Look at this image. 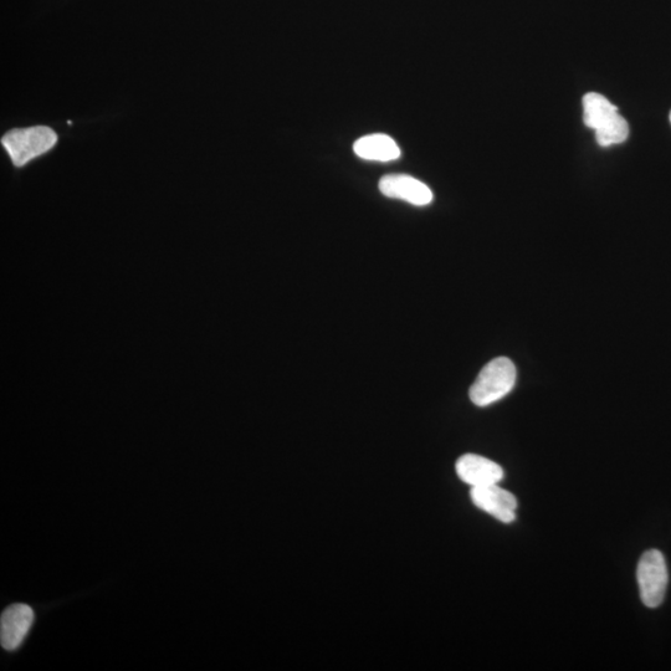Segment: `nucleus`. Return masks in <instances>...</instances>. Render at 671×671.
<instances>
[{
	"instance_id": "1",
	"label": "nucleus",
	"mask_w": 671,
	"mask_h": 671,
	"mask_svg": "<svg viewBox=\"0 0 671 671\" xmlns=\"http://www.w3.org/2000/svg\"><path fill=\"white\" fill-rule=\"evenodd\" d=\"M583 120L596 132L597 141L603 147L618 145L628 138L627 121L618 114L611 101L596 92L583 97Z\"/></svg>"
},
{
	"instance_id": "2",
	"label": "nucleus",
	"mask_w": 671,
	"mask_h": 671,
	"mask_svg": "<svg viewBox=\"0 0 671 671\" xmlns=\"http://www.w3.org/2000/svg\"><path fill=\"white\" fill-rule=\"evenodd\" d=\"M516 367L509 358L499 357L486 365L470 388L471 402L478 407H488L500 401L514 389Z\"/></svg>"
},
{
	"instance_id": "3",
	"label": "nucleus",
	"mask_w": 671,
	"mask_h": 671,
	"mask_svg": "<svg viewBox=\"0 0 671 671\" xmlns=\"http://www.w3.org/2000/svg\"><path fill=\"white\" fill-rule=\"evenodd\" d=\"M58 142V135L46 126L17 128L5 133L2 145L15 167H24L30 161L45 155Z\"/></svg>"
},
{
	"instance_id": "4",
	"label": "nucleus",
	"mask_w": 671,
	"mask_h": 671,
	"mask_svg": "<svg viewBox=\"0 0 671 671\" xmlns=\"http://www.w3.org/2000/svg\"><path fill=\"white\" fill-rule=\"evenodd\" d=\"M637 578L640 598L648 608H657L667 593L669 575L663 553L649 550L638 563Z\"/></svg>"
},
{
	"instance_id": "5",
	"label": "nucleus",
	"mask_w": 671,
	"mask_h": 671,
	"mask_svg": "<svg viewBox=\"0 0 671 671\" xmlns=\"http://www.w3.org/2000/svg\"><path fill=\"white\" fill-rule=\"evenodd\" d=\"M471 501L478 509L488 512L496 520L511 524L516 519L517 500L498 484L471 488Z\"/></svg>"
},
{
	"instance_id": "6",
	"label": "nucleus",
	"mask_w": 671,
	"mask_h": 671,
	"mask_svg": "<svg viewBox=\"0 0 671 671\" xmlns=\"http://www.w3.org/2000/svg\"><path fill=\"white\" fill-rule=\"evenodd\" d=\"M379 191L388 198L424 207L433 202V192L427 184L408 174H388L379 181Z\"/></svg>"
},
{
	"instance_id": "7",
	"label": "nucleus",
	"mask_w": 671,
	"mask_h": 671,
	"mask_svg": "<svg viewBox=\"0 0 671 671\" xmlns=\"http://www.w3.org/2000/svg\"><path fill=\"white\" fill-rule=\"evenodd\" d=\"M33 609L27 604H13L0 618V643L5 650L13 652L23 644L34 623Z\"/></svg>"
},
{
	"instance_id": "8",
	"label": "nucleus",
	"mask_w": 671,
	"mask_h": 671,
	"mask_svg": "<svg viewBox=\"0 0 671 671\" xmlns=\"http://www.w3.org/2000/svg\"><path fill=\"white\" fill-rule=\"evenodd\" d=\"M455 470L459 479L471 488L499 484L504 478V470L499 464L476 454H465L460 457Z\"/></svg>"
},
{
	"instance_id": "9",
	"label": "nucleus",
	"mask_w": 671,
	"mask_h": 671,
	"mask_svg": "<svg viewBox=\"0 0 671 671\" xmlns=\"http://www.w3.org/2000/svg\"><path fill=\"white\" fill-rule=\"evenodd\" d=\"M353 151L366 161L392 162L401 157V148L396 141L382 133L360 138L353 145Z\"/></svg>"
},
{
	"instance_id": "10",
	"label": "nucleus",
	"mask_w": 671,
	"mask_h": 671,
	"mask_svg": "<svg viewBox=\"0 0 671 671\" xmlns=\"http://www.w3.org/2000/svg\"><path fill=\"white\" fill-rule=\"evenodd\" d=\"M670 121H671V112H670Z\"/></svg>"
}]
</instances>
